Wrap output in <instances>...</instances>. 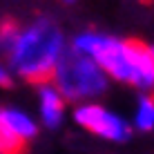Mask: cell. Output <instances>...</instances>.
<instances>
[{
    "instance_id": "6da1fadb",
    "label": "cell",
    "mask_w": 154,
    "mask_h": 154,
    "mask_svg": "<svg viewBox=\"0 0 154 154\" xmlns=\"http://www.w3.org/2000/svg\"><path fill=\"white\" fill-rule=\"evenodd\" d=\"M69 45L92 56L109 81L136 87L139 92H154V54L150 45L94 29L76 34Z\"/></svg>"
},
{
    "instance_id": "3957f363",
    "label": "cell",
    "mask_w": 154,
    "mask_h": 154,
    "mask_svg": "<svg viewBox=\"0 0 154 154\" xmlns=\"http://www.w3.org/2000/svg\"><path fill=\"white\" fill-rule=\"evenodd\" d=\"M49 81L56 85L63 98L74 105L100 98L109 85L107 74L100 69L98 63L92 56L74 49L72 45H67V49L58 58Z\"/></svg>"
},
{
    "instance_id": "ba28073f",
    "label": "cell",
    "mask_w": 154,
    "mask_h": 154,
    "mask_svg": "<svg viewBox=\"0 0 154 154\" xmlns=\"http://www.w3.org/2000/svg\"><path fill=\"white\" fill-rule=\"evenodd\" d=\"M16 29H18V25H16L14 20H2V23H0V54L2 56L7 54L9 45H11Z\"/></svg>"
},
{
    "instance_id": "9c48e42d",
    "label": "cell",
    "mask_w": 154,
    "mask_h": 154,
    "mask_svg": "<svg viewBox=\"0 0 154 154\" xmlns=\"http://www.w3.org/2000/svg\"><path fill=\"white\" fill-rule=\"evenodd\" d=\"M14 72H11V67L7 65V63H0V87L2 89H9V87H14Z\"/></svg>"
},
{
    "instance_id": "277c9868",
    "label": "cell",
    "mask_w": 154,
    "mask_h": 154,
    "mask_svg": "<svg viewBox=\"0 0 154 154\" xmlns=\"http://www.w3.org/2000/svg\"><path fill=\"white\" fill-rule=\"evenodd\" d=\"M72 119L78 127L94 136L109 141V143H125L132 136V123L121 114L112 112L109 107L100 105L98 100H85L74 105Z\"/></svg>"
},
{
    "instance_id": "30bf717a",
    "label": "cell",
    "mask_w": 154,
    "mask_h": 154,
    "mask_svg": "<svg viewBox=\"0 0 154 154\" xmlns=\"http://www.w3.org/2000/svg\"><path fill=\"white\" fill-rule=\"evenodd\" d=\"M0 154H5V150H2V143H0Z\"/></svg>"
},
{
    "instance_id": "7a4b0ae2",
    "label": "cell",
    "mask_w": 154,
    "mask_h": 154,
    "mask_svg": "<svg viewBox=\"0 0 154 154\" xmlns=\"http://www.w3.org/2000/svg\"><path fill=\"white\" fill-rule=\"evenodd\" d=\"M67 45L69 42L60 25L51 16H38L23 27L18 25L5 56L14 76L38 85L51 78V72Z\"/></svg>"
},
{
    "instance_id": "7c38bea8",
    "label": "cell",
    "mask_w": 154,
    "mask_h": 154,
    "mask_svg": "<svg viewBox=\"0 0 154 154\" xmlns=\"http://www.w3.org/2000/svg\"><path fill=\"white\" fill-rule=\"evenodd\" d=\"M150 49H152V54H154V45H150Z\"/></svg>"
},
{
    "instance_id": "8992f818",
    "label": "cell",
    "mask_w": 154,
    "mask_h": 154,
    "mask_svg": "<svg viewBox=\"0 0 154 154\" xmlns=\"http://www.w3.org/2000/svg\"><path fill=\"white\" fill-rule=\"evenodd\" d=\"M36 103H38V123L47 130H58L65 123L67 100L56 89L51 81L36 85Z\"/></svg>"
},
{
    "instance_id": "8fae6325",
    "label": "cell",
    "mask_w": 154,
    "mask_h": 154,
    "mask_svg": "<svg viewBox=\"0 0 154 154\" xmlns=\"http://www.w3.org/2000/svg\"><path fill=\"white\" fill-rule=\"evenodd\" d=\"M63 2H76V0H63Z\"/></svg>"
},
{
    "instance_id": "52a82bcc",
    "label": "cell",
    "mask_w": 154,
    "mask_h": 154,
    "mask_svg": "<svg viewBox=\"0 0 154 154\" xmlns=\"http://www.w3.org/2000/svg\"><path fill=\"white\" fill-rule=\"evenodd\" d=\"M132 130H139L143 134L154 132V92H143L139 96L132 116Z\"/></svg>"
},
{
    "instance_id": "5b68a950",
    "label": "cell",
    "mask_w": 154,
    "mask_h": 154,
    "mask_svg": "<svg viewBox=\"0 0 154 154\" xmlns=\"http://www.w3.org/2000/svg\"><path fill=\"white\" fill-rule=\"evenodd\" d=\"M40 123L20 107H0V143L5 154H20L36 139Z\"/></svg>"
}]
</instances>
